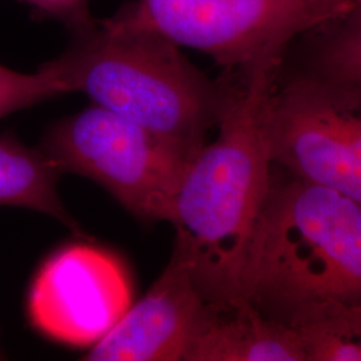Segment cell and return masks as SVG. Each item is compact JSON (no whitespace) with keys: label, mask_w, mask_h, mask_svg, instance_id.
I'll return each instance as SVG.
<instances>
[{"label":"cell","mask_w":361,"mask_h":361,"mask_svg":"<svg viewBox=\"0 0 361 361\" xmlns=\"http://www.w3.org/2000/svg\"><path fill=\"white\" fill-rule=\"evenodd\" d=\"M133 304L128 271L95 246L70 245L49 258L31 285L28 317L40 334L73 347L95 345Z\"/></svg>","instance_id":"52a82bcc"},{"label":"cell","mask_w":361,"mask_h":361,"mask_svg":"<svg viewBox=\"0 0 361 361\" xmlns=\"http://www.w3.org/2000/svg\"><path fill=\"white\" fill-rule=\"evenodd\" d=\"M39 13L65 22L71 30L85 26L94 19L89 10V0H20Z\"/></svg>","instance_id":"5bb4252c"},{"label":"cell","mask_w":361,"mask_h":361,"mask_svg":"<svg viewBox=\"0 0 361 361\" xmlns=\"http://www.w3.org/2000/svg\"><path fill=\"white\" fill-rule=\"evenodd\" d=\"M118 16L204 52L228 71L279 58L298 32L322 25L293 0H137Z\"/></svg>","instance_id":"8992f818"},{"label":"cell","mask_w":361,"mask_h":361,"mask_svg":"<svg viewBox=\"0 0 361 361\" xmlns=\"http://www.w3.org/2000/svg\"><path fill=\"white\" fill-rule=\"evenodd\" d=\"M334 22L338 26L324 40L310 73L361 89V4Z\"/></svg>","instance_id":"7c38bea8"},{"label":"cell","mask_w":361,"mask_h":361,"mask_svg":"<svg viewBox=\"0 0 361 361\" xmlns=\"http://www.w3.org/2000/svg\"><path fill=\"white\" fill-rule=\"evenodd\" d=\"M280 61L271 58L229 71L219 135L188 165L173 201V255L207 304L243 302L247 252L273 177L265 118Z\"/></svg>","instance_id":"6da1fadb"},{"label":"cell","mask_w":361,"mask_h":361,"mask_svg":"<svg viewBox=\"0 0 361 361\" xmlns=\"http://www.w3.org/2000/svg\"><path fill=\"white\" fill-rule=\"evenodd\" d=\"M61 171L40 149L0 135V207L31 209L77 229L58 193Z\"/></svg>","instance_id":"30bf717a"},{"label":"cell","mask_w":361,"mask_h":361,"mask_svg":"<svg viewBox=\"0 0 361 361\" xmlns=\"http://www.w3.org/2000/svg\"><path fill=\"white\" fill-rule=\"evenodd\" d=\"M307 361H361V304L297 329Z\"/></svg>","instance_id":"8fae6325"},{"label":"cell","mask_w":361,"mask_h":361,"mask_svg":"<svg viewBox=\"0 0 361 361\" xmlns=\"http://www.w3.org/2000/svg\"><path fill=\"white\" fill-rule=\"evenodd\" d=\"M65 51L44 63L67 92L152 131L193 159L217 128L231 79L212 80L168 39L118 15L71 30Z\"/></svg>","instance_id":"3957f363"},{"label":"cell","mask_w":361,"mask_h":361,"mask_svg":"<svg viewBox=\"0 0 361 361\" xmlns=\"http://www.w3.org/2000/svg\"><path fill=\"white\" fill-rule=\"evenodd\" d=\"M265 123L273 165L361 204V89L310 73L276 79Z\"/></svg>","instance_id":"5b68a950"},{"label":"cell","mask_w":361,"mask_h":361,"mask_svg":"<svg viewBox=\"0 0 361 361\" xmlns=\"http://www.w3.org/2000/svg\"><path fill=\"white\" fill-rule=\"evenodd\" d=\"M241 300L296 331L361 304V204L293 176H273Z\"/></svg>","instance_id":"7a4b0ae2"},{"label":"cell","mask_w":361,"mask_h":361,"mask_svg":"<svg viewBox=\"0 0 361 361\" xmlns=\"http://www.w3.org/2000/svg\"><path fill=\"white\" fill-rule=\"evenodd\" d=\"M56 169L99 183L143 221H168L192 162L154 133L94 104L59 121L39 147Z\"/></svg>","instance_id":"277c9868"},{"label":"cell","mask_w":361,"mask_h":361,"mask_svg":"<svg viewBox=\"0 0 361 361\" xmlns=\"http://www.w3.org/2000/svg\"><path fill=\"white\" fill-rule=\"evenodd\" d=\"M207 307L176 255L147 293L83 357L90 361H183Z\"/></svg>","instance_id":"ba28073f"},{"label":"cell","mask_w":361,"mask_h":361,"mask_svg":"<svg viewBox=\"0 0 361 361\" xmlns=\"http://www.w3.org/2000/svg\"><path fill=\"white\" fill-rule=\"evenodd\" d=\"M316 18L322 23H331L350 13L361 4V0H293Z\"/></svg>","instance_id":"9a60e30c"},{"label":"cell","mask_w":361,"mask_h":361,"mask_svg":"<svg viewBox=\"0 0 361 361\" xmlns=\"http://www.w3.org/2000/svg\"><path fill=\"white\" fill-rule=\"evenodd\" d=\"M183 361H307L296 329L249 302L207 304Z\"/></svg>","instance_id":"9c48e42d"},{"label":"cell","mask_w":361,"mask_h":361,"mask_svg":"<svg viewBox=\"0 0 361 361\" xmlns=\"http://www.w3.org/2000/svg\"><path fill=\"white\" fill-rule=\"evenodd\" d=\"M63 94L65 87L46 65L32 74L0 65V119Z\"/></svg>","instance_id":"4fadbf2b"}]
</instances>
